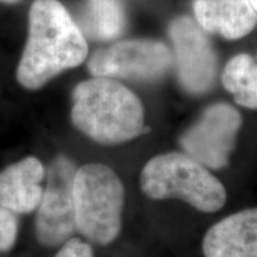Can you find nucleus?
<instances>
[{"mask_svg": "<svg viewBox=\"0 0 257 257\" xmlns=\"http://www.w3.org/2000/svg\"><path fill=\"white\" fill-rule=\"evenodd\" d=\"M249 2H250V4H251L252 9L255 10V12L257 14V0H249Z\"/></svg>", "mask_w": 257, "mask_h": 257, "instance_id": "dca6fc26", "label": "nucleus"}, {"mask_svg": "<svg viewBox=\"0 0 257 257\" xmlns=\"http://www.w3.org/2000/svg\"><path fill=\"white\" fill-rule=\"evenodd\" d=\"M179 81L191 94L210 91L217 78V55L207 32L189 16H180L169 25Z\"/></svg>", "mask_w": 257, "mask_h": 257, "instance_id": "6e6552de", "label": "nucleus"}, {"mask_svg": "<svg viewBox=\"0 0 257 257\" xmlns=\"http://www.w3.org/2000/svg\"><path fill=\"white\" fill-rule=\"evenodd\" d=\"M17 238V220L14 212L0 206V251H8Z\"/></svg>", "mask_w": 257, "mask_h": 257, "instance_id": "4468645a", "label": "nucleus"}, {"mask_svg": "<svg viewBox=\"0 0 257 257\" xmlns=\"http://www.w3.org/2000/svg\"><path fill=\"white\" fill-rule=\"evenodd\" d=\"M76 231L98 245H107L121 229L125 201L123 182L110 167L89 163L74 176Z\"/></svg>", "mask_w": 257, "mask_h": 257, "instance_id": "20e7f679", "label": "nucleus"}, {"mask_svg": "<svg viewBox=\"0 0 257 257\" xmlns=\"http://www.w3.org/2000/svg\"><path fill=\"white\" fill-rule=\"evenodd\" d=\"M88 55L85 35L57 0H36L29 15V36L17 68V79L37 89Z\"/></svg>", "mask_w": 257, "mask_h": 257, "instance_id": "f257e3e1", "label": "nucleus"}, {"mask_svg": "<svg viewBox=\"0 0 257 257\" xmlns=\"http://www.w3.org/2000/svg\"><path fill=\"white\" fill-rule=\"evenodd\" d=\"M224 88L243 107L257 110V60L249 54H238L226 63L221 74Z\"/></svg>", "mask_w": 257, "mask_h": 257, "instance_id": "ddd939ff", "label": "nucleus"}, {"mask_svg": "<svg viewBox=\"0 0 257 257\" xmlns=\"http://www.w3.org/2000/svg\"><path fill=\"white\" fill-rule=\"evenodd\" d=\"M2 2H6V3H14V2H17V0H2Z\"/></svg>", "mask_w": 257, "mask_h": 257, "instance_id": "f3484780", "label": "nucleus"}, {"mask_svg": "<svg viewBox=\"0 0 257 257\" xmlns=\"http://www.w3.org/2000/svg\"><path fill=\"white\" fill-rule=\"evenodd\" d=\"M72 120L80 133L100 144H120L144 133L146 118L140 98L108 78H93L76 86Z\"/></svg>", "mask_w": 257, "mask_h": 257, "instance_id": "f03ea898", "label": "nucleus"}, {"mask_svg": "<svg viewBox=\"0 0 257 257\" xmlns=\"http://www.w3.org/2000/svg\"><path fill=\"white\" fill-rule=\"evenodd\" d=\"M44 167L36 157H27L0 172V206L14 213H30L43 198Z\"/></svg>", "mask_w": 257, "mask_h": 257, "instance_id": "9b49d317", "label": "nucleus"}, {"mask_svg": "<svg viewBox=\"0 0 257 257\" xmlns=\"http://www.w3.org/2000/svg\"><path fill=\"white\" fill-rule=\"evenodd\" d=\"M72 161L64 156L53 161L48 172V184L36 217V237L46 246L67 242L76 231Z\"/></svg>", "mask_w": 257, "mask_h": 257, "instance_id": "0eeeda50", "label": "nucleus"}, {"mask_svg": "<svg viewBox=\"0 0 257 257\" xmlns=\"http://www.w3.org/2000/svg\"><path fill=\"white\" fill-rule=\"evenodd\" d=\"M193 14L202 30L225 40H239L257 24V14L249 0H194Z\"/></svg>", "mask_w": 257, "mask_h": 257, "instance_id": "9d476101", "label": "nucleus"}, {"mask_svg": "<svg viewBox=\"0 0 257 257\" xmlns=\"http://www.w3.org/2000/svg\"><path fill=\"white\" fill-rule=\"evenodd\" d=\"M55 257H94L92 248L87 243L79 238H69L63 243V246Z\"/></svg>", "mask_w": 257, "mask_h": 257, "instance_id": "2eb2a0df", "label": "nucleus"}, {"mask_svg": "<svg viewBox=\"0 0 257 257\" xmlns=\"http://www.w3.org/2000/svg\"><path fill=\"white\" fill-rule=\"evenodd\" d=\"M240 127L239 111L226 102H217L182 134L180 144L187 155L208 169H221L229 163Z\"/></svg>", "mask_w": 257, "mask_h": 257, "instance_id": "423d86ee", "label": "nucleus"}, {"mask_svg": "<svg viewBox=\"0 0 257 257\" xmlns=\"http://www.w3.org/2000/svg\"><path fill=\"white\" fill-rule=\"evenodd\" d=\"M78 25L82 34L91 40H115L123 34L126 25L124 6L119 0H87Z\"/></svg>", "mask_w": 257, "mask_h": 257, "instance_id": "f8f14e48", "label": "nucleus"}, {"mask_svg": "<svg viewBox=\"0 0 257 257\" xmlns=\"http://www.w3.org/2000/svg\"><path fill=\"white\" fill-rule=\"evenodd\" d=\"M172 64V51L162 42L127 40L93 54L88 70L95 78L150 82L162 78Z\"/></svg>", "mask_w": 257, "mask_h": 257, "instance_id": "39448f33", "label": "nucleus"}, {"mask_svg": "<svg viewBox=\"0 0 257 257\" xmlns=\"http://www.w3.org/2000/svg\"><path fill=\"white\" fill-rule=\"evenodd\" d=\"M141 189L155 200L179 199L201 212L213 213L226 202V189L208 170L186 153L153 157L141 173Z\"/></svg>", "mask_w": 257, "mask_h": 257, "instance_id": "7ed1b4c3", "label": "nucleus"}, {"mask_svg": "<svg viewBox=\"0 0 257 257\" xmlns=\"http://www.w3.org/2000/svg\"><path fill=\"white\" fill-rule=\"evenodd\" d=\"M205 257H257V207L224 218L202 240Z\"/></svg>", "mask_w": 257, "mask_h": 257, "instance_id": "1a4fd4ad", "label": "nucleus"}]
</instances>
